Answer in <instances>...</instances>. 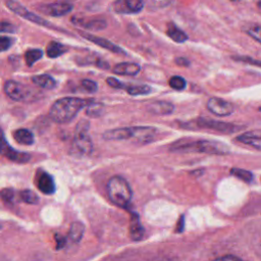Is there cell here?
Wrapping results in <instances>:
<instances>
[{
    "label": "cell",
    "mask_w": 261,
    "mask_h": 261,
    "mask_svg": "<svg viewBox=\"0 0 261 261\" xmlns=\"http://www.w3.org/2000/svg\"><path fill=\"white\" fill-rule=\"evenodd\" d=\"M43 56V51L41 49H30L24 53L25 63L29 66H32L35 62L41 59Z\"/></svg>",
    "instance_id": "26"
},
{
    "label": "cell",
    "mask_w": 261,
    "mask_h": 261,
    "mask_svg": "<svg viewBox=\"0 0 261 261\" xmlns=\"http://www.w3.org/2000/svg\"><path fill=\"white\" fill-rule=\"evenodd\" d=\"M1 153L3 156L7 157L8 159L15 161V162H19V163H23L29 161L30 159V155L28 153L24 152H19V151H15L14 149H12L5 141L4 136L2 137V147H1Z\"/></svg>",
    "instance_id": "10"
},
{
    "label": "cell",
    "mask_w": 261,
    "mask_h": 261,
    "mask_svg": "<svg viewBox=\"0 0 261 261\" xmlns=\"http://www.w3.org/2000/svg\"><path fill=\"white\" fill-rule=\"evenodd\" d=\"M174 106L170 102L166 101H156L148 105L147 110L150 113L157 114V115H167L173 112Z\"/></svg>",
    "instance_id": "15"
},
{
    "label": "cell",
    "mask_w": 261,
    "mask_h": 261,
    "mask_svg": "<svg viewBox=\"0 0 261 261\" xmlns=\"http://www.w3.org/2000/svg\"><path fill=\"white\" fill-rule=\"evenodd\" d=\"M67 52V48L59 42L51 41L47 46V55L50 58H56Z\"/></svg>",
    "instance_id": "23"
},
{
    "label": "cell",
    "mask_w": 261,
    "mask_h": 261,
    "mask_svg": "<svg viewBox=\"0 0 261 261\" xmlns=\"http://www.w3.org/2000/svg\"><path fill=\"white\" fill-rule=\"evenodd\" d=\"M37 186L39 190L46 195H51L56 190V186L53 177L45 171H41V173L38 175Z\"/></svg>",
    "instance_id": "14"
},
{
    "label": "cell",
    "mask_w": 261,
    "mask_h": 261,
    "mask_svg": "<svg viewBox=\"0 0 261 261\" xmlns=\"http://www.w3.org/2000/svg\"><path fill=\"white\" fill-rule=\"evenodd\" d=\"M5 4L6 6L12 11L14 12L15 14L19 15L20 17L27 19V20H30L32 22H35V23H38L40 25H43V27H46V28H53L52 27V23L49 22L48 20H46L45 18L31 12L30 10L27 9V7L22 6L19 2L15 1V0H6L5 1Z\"/></svg>",
    "instance_id": "6"
},
{
    "label": "cell",
    "mask_w": 261,
    "mask_h": 261,
    "mask_svg": "<svg viewBox=\"0 0 261 261\" xmlns=\"http://www.w3.org/2000/svg\"><path fill=\"white\" fill-rule=\"evenodd\" d=\"M82 35H83L84 38L88 39V40L91 41L92 43H94V44H96V45H98V46H100V47H102V48H104V49H107V50H109V51H111V52H113V53L125 54L124 50H123L121 47H119V46L113 44V43L110 42L109 40H106V39L101 38V37H97V36L92 35V34H82Z\"/></svg>",
    "instance_id": "12"
},
{
    "label": "cell",
    "mask_w": 261,
    "mask_h": 261,
    "mask_svg": "<svg viewBox=\"0 0 261 261\" xmlns=\"http://www.w3.org/2000/svg\"><path fill=\"white\" fill-rule=\"evenodd\" d=\"M84 231H85V226L82 222L75 221L73 223H71L69 230H68V237L72 242H79L83 236H84Z\"/></svg>",
    "instance_id": "24"
},
{
    "label": "cell",
    "mask_w": 261,
    "mask_h": 261,
    "mask_svg": "<svg viewBox=\"0 0 261 261\" xmlns=\"http://www.w3.org/2000/svg\"><path fill=\"white\" fill-rule=\"evenodd\" d=\"M174 62L179 66H189L190 64V60L187 59L186 57H176Z\"/></svg>",
    "instance_id": "40"
},
{
    "label": "cell",
    "mask_w": 261,
    "mask_h": 261,
    "mask_svg": "<svg viewBox=\"0 0 261 261\" xmlns=\"http://www.w3.org/2000/svg\"><path fill=\"white\" fill-rule=\"evenodd\" d=\"M167 36L176 43H184L188 40V36L182 30L177 28L173 22H168L166 29Z\"/></svg>",
    "instance_id": "21"
},
{
    "label": "cell",
    "mask_w": 261,
    "mask_h": 261,
    "mask_svg": "<svg viewBox=\"0 0 261 261\" xmlns=\"http://www.w3.org/2000/svg\"><path fill=\"white\" fill-rule=\"evenodd\" d=\"M149 1L155 7H165L171 4L174 0H149Z\"/></svg>",
    "instance_id": "37"
},
{
    "label": "cell",
    "mask_w": 261,
    "mask_h": 261,
    "mask_svg": "<svg viewBox=\"0 0 261 261\" xmlns=\"http://www.w3.org/2000/svg\"><path fill=\"white\" fill-rule=\"evenodd\" d=\"M230 173H231L233 176H236V177H238V178H240V179H242V180H244V181H246V182H250V181L253 179L252 173H251L250 171H247V170H244V169L232 168V169L230 170Z\"/></svg>",
    "instance_id": "30"
},
{
    "label": "cell",
    "mask_w": 261,
    "mask_h": 261,
    "mask_svg": "<svg viewBox=\"0 0 261 261\" xmlns=\"http://www.w3.org/2000/svg\"><path fill=\"white\" fill-rule=\"evenodd\" d=\"M13 45V39L9 37L2 36L0 38V46H1V51H6Z\"/></svg>",
    "instance_id": "34"
},
{
    "label": "cell",
    "mask_w": 261,
    "mask_h": 261,
    "mask_svg": "<svg viewBox=\"0 0 261 261\" xmlns=\"http://www.w3.org/2000/svg\"><path fill=\"white\" fill-rule=\"evenodd\" d=\"M82 87L89 93H95L98 90V85L94 81L88 79L82 81Z\"/></svg>",
    "instance_id": "33"
},
{
    "label": "cell",
    "mask_w": 261,
    "mask_h": 261,
    "mask_svg": "<svg viewBox=\"0 0 261 261\" xmlns=\"http://www.w3.org/2000/svg\"><path fill=\"white\" fill-rule=\"evenodd\" d=\"M215 261H244L242 259H240L239 257L232 256V255H226V256H222L217 258Z\"/></svg>",
    "instance_id": "39"
},
{
    "label": "cell",
    "mask_w": 261,
    "mask_h": 261,
    "mask_svg": "<svg viewBox=\"0 0 261 261\" xmlns=\"http://www.w3.org/2000/svg\"><path fill=\"white\" fill-rule=\"evenodd\" d=\"M5 94L14 101H27L33 98L34 89L15 81H6L4 84Z\"/></svg>",
    "instance_id": "5"
},
{
    "label": "cell",
    "mask_w": 261,
    "mask_h": 261,
    "mask_svg": "<svg viewBox=\"0 0 261 261\" xmlns=\"http://www.w3.org/2000/svg\"><path fill=\"white\" fill-rule=\"evenodd\" d=\"M246 33L251 36L254 40L261 44V25L260 24H251L246 29Z\"/></svg>",
    "instance_id": "31"
},
{
    "label": "cell",
    "mask_w": 261,
    "mask_h": 261,
    "mask_svg": "<svg viewBox=\"0 0 261 261\" xmlns=\"http://www.w3.org/2000/svg\"><path fill=\"white\" fill-rule=\"evenodd\" d=\"M71 21L77 25H81L91 31H101L107 27V22L104 19H92V20L86 21L85 19L73 17Z\"/></svg>",
    "instance_id": "18"
},
{
    "label": "cell",
    "mask_w": 261,
    "mask_h": 261,
    "mask_svg": "<svg viewBox=\"0 0 261 261\" xmlns=\"http://www.w3.org/2000/svg\"><path fill=\"white\" fill-rule=\"evenodd\" d=\"M178 150L195 151L208 154H226L228 153V147L220 142L215 141H198L192 144H188L177 148Z\"/></svg>",
    "instance_id": "4"
},
{
    "label": "cell",
    "mask_w": 261,
    "mask_h": 261,
    "mask_svg": "<svg viewBox=\"0 0 261 261\" xmlns=\"http://www.w3.org/2000/svg\"><path fill=\"white\" fill-rule=\"evenodd\" d=\"M19 197H20L21 201H23L24 203H28V204H36L39 202V197L37 196L36 193H34L31 190L21 191L19 194Z\"/></svg>",
    "instance_id": "28"
},
{
    "label": "cell",
    "mask_w": 261,
    "mask_h": 261,
    "mask_svg": "<svg viewBox=\"0 0 261 261\" xmlns=\"http://www.w3.org/2000/svg\"><path fill=\"white\" fill-rule=\"evenodd\" d=\"M233 60L236 61H240V62H245V63H249L251 65H254V66H258L261 68V60H257V59H254L250 56H232L231 57Z\"/></svg>",
    "instance_id": "32"
},
{
    "label": "cell",
    "mask_w": 261,
    "mask_h": 261,
    "mask_svg": "<svg viewBox=\"0 0 261 261\" xmlns=\"http://www.w3.org/2000/svg\"><path fill=\"white\" fill-rule=\"evenodd\" d=\"M143 7L144 0H116L112 4L113 11L120 14L138 13Z\"/></svg>",
    "instance_id": "8"
},
{
    "label": "cell",
    "mask_w": 261,
    "mask_h": 261,
    "mask_svg": "<svg viewBox=\"0 0 261 261\" xmlns=\"http://www.w3.org/2000/svg\"><path fill=\"white\" fill-rule=\"evenodd\" d=\"M230 1H241V0H230Z\"/></svg>",
    "instance_id": "43"
},
{
    "label": "cell",
    "mask_w": 261,
    "mask_h": 261,
    "mask_svg": "<svg viewBox=\"0 0 261 261\" xmlns=\"http://www.w3.org/2000/svg\"><path fill=\"white\" fill-rule=\"evenodd\" d=\"M88 128L89 123L87 121H80V123L76 125V130L73 139V150L75 153L82 156L90 154L93 149L92 140L88 135Z\"/></svg>",
    "instance_id": "3"
},
{
    "label": "cell",
    "mask_w": 261,
    "mask_h": 261,
    "mask_svg": "<svg viewBox=\"0 0 261 261\" xmlns=\"http://www.w3.org/2000/svg\"><path fill=\"white\" fill-rule=\"evenodd\" d=\"M55 240H56L58 249H60L65 244V239L63 237H61L60 234H55Z\"/></svg>",
    "instance_id": "41"
},
{
    "label": "cell",
    "mask_w": 261,
    "mask_h": 261,
    "mask_svg": "<svg viewBox=\"0 0 261 261\" xmlns=\"http://www.w3.org/2000/svg\"><path fill=\"white\" fill-rule=\"evenodd\" d=\"M169 86L172 89L176 90V91H181V90H184L186 88L187 82H186V80L182 76L173 75L169 80Z\"/></svg>",
    "instance_id": "29"
},
{
    "label": "cell",
    "mask_w": 261,
    "mask_h": 261,
    "mask_svg": "<svg viewBox=\"0 0 261 261\" xmlns=\"http://www.w3.org/2000/svg\"><path fill=\"white\" fill-rule=\"evenodd\" d=\"M198 124H199V126L215 129V130L222 132V133H231V132H236V130L239 129V127H237L233 124L220 122V121H215V120H211V119H207V118L199 119Z\"/></svg>",
    "instance_id": "11"
},
{
    "label": "cell",
    "mask_w": 261,
    "mask_h": 261,
    "mask_svg": "<svg viewBox=\"0 0 261 261\" xmlns=\"http://www.w3.org/2000/svg\"><path fill=\"white\" fill-rule=\"evenodd\" d=\"M144 236V228L141 224L140 217L137 213H132L130 226H129V237L134 241H140Z\"/></svg>",
    "instance_id": "19"
},
{
    "label": "cell",
    "mask_w": 261,
    "mask_h": 261,
    "mask_svg": "<svg viewBox=\"0 0 261 261\" xmlns=\"http://www.w3.org/2000/svg\"><path fill=\"white\" fill-rule=\"evenodd\" d=\"M135 137V129L134 127H122V128H115L106 130L103 134V139L108 141H120V140H127Z\"/></svg>",
    "instance_id": "13"
},
{
    "label": "cell",
    "mask_w": 261,
    "mask_h": 261,
    "mask_svg": "<svg viewBox=\"0 0 261 261\" xmlns=\"http://www.w3.org/2000/svg\"><path fill=\"white\" fill-rule=\"evenodd\" d=\"M32 82L42 88V89H46V90H52L56 87V81L49 74H39V75H34L32 77Z\"/></svg>",
    "instance_id": "20"
},
{
    "label": "cell",
    "mask_w": 261,
    "mask_h": 261,
    "mask_svg": "<svg viewBox=\"0 0 261 261\" xmlns=\"http://www.w3.org/2000/svg\"><path fill=\"white\" fill-rule=\"evenodd\" d=\"M129 95H147L151 92V88L147 85H128L124 87Z\"/></svg>",
    "instance_id": "25"
},
{
    "label": "cell",
    "mask_w": 261,
    "mask_h": 261,
    "mask_svg": "<svg viewBox=\"0 0 261 261\" xmlns=\"http://www.w3.org/2000/svg\"><path fill=\"white\" fill-rule=\"evenodd\" d=\"M14 140L21 145H32L34 143V135L25 128H19L14 132Z\"/></svg>",
    "instance_id": "22"
},
{
    "label": "cell",
    "mask_w": 261,
    "mask_h": 261,
    "mask_svg": "<svg viewBox=\"0 0 261 261\" xmlns=\"http://www.w3.org/2000/svg\"><path fill=\"white\" fill-rule=\"evenodd\" d=\"M103 109H104V106L102 103H97V102H94L92 101L88 106H87V110H86V113L88 116H91V117H98L102 114L103 112Z\"/></svg>",
    "instance_id": "27"
},
{
    "label": "cell",
    "mask_w": 261,
    "mask_h": 261,
    "mask_svg": "<svg viewBox=\"0 0 261 261\" xmlns=\"http://www.w3.org/2000/svg\"><path fill=\"white\" fill-rule=\"evenodd\" d=\"M259 111H261V107H260V108H259Z\"/></svg>",
    "instance_id": "44"
},
{
    "label": "cell",
    "mask_w": 261,
    "mask_h": 261,
    "mask_svg": "<svg viewBox=\"0 0 261 261\" xmlns=\"http://www.w3.org/2000/svg\"><path fill=\"white\" fill-rule=\"evenodd\" d=\"M37 7H38V10L45 15L62 16L69 13L72 10L73 4L66 0H60L53 3L41 4V5H38Z\"/></svg>",
    "instance_id": "7"
},
{
    "label": "cell",
    "mask_w": 261,
    "mask_h": 261,
    "mask_svg": "<svg viewBox=\"0 0 261 261\" xmlns=\"http://www.w3.org/2000/svg\"><path fill=\"white\" fill-rule=\"evenodd\" d=\"M106 191L112 203L120 208H126L132 200V189L128 182L121 176H112L106 186Z\"/></svg>",
    "instance_id": "2"
},
{
    "label": "cell",
    "mask_w": 261,
    "mask_h": 261,
    "mask_svg": "<svg viewBox=\"0 0 261 261\" xmlns=\"http://www.w3.org/2000/svg\"><path fill=\"white\" fill-rule=\"evenodd\" d=\"M238 141L243 144L249 145L253 148L261 150V130H253L249 133H245L237 138Z\"/></svg>",
    "instance_id": "16"
},
{
    "label": "cell",
    "mask_w": 261,
    "mask_h": 261,
    "mask_svg": "<svg viewBox=\"0 0 261 261\" xmlns=\"http://www.w3.org/2000/svg\"><path fill=\"white\" fill-rule=\"evenodd\" d=\"M16 30V28L6 21H2L1 22V33H14Z\"/></svg>",
    "instance_id": "36"
},
{
    "label": "cell",
    "mask_w": 261,
    "mask_h": 261,
    "mask_svg": "<svg viewBox=\"0 0 261 261\" xmlns=\"http://www.w3.org/2000/svg\"><path fill=\"white\" fill-rule=\"evenodd\" d=\"M257 6H258V7H259V8H260V9H261V0H260V1H258V2H257Z\"/></svg>",
    "instance_id": "42"
},
{
    "label": "cell",
    "mask_w": 261,
    "mask_h": 261,
    "mask_svg": "<svg viewBox=\"0 0 261 261\" xmlns=\"http://www.w3.org/2000/svg\"><path fill=\"white\" fill-rule=\"evenodd\" d=\"M208 110L217 116H227L233 112V105L223 99L212 97L207 102Z\"/></svg>",
    "instance_id": "9"
},
{
    "label": "cell",
    "mask_w": 261,
    "mask_h": 261,
    "mask_svg": "<svg viewBox=\"0 0 261 261\" xmlns=\"http://www.w3.org/2000/svg\"><path fill=\"white\" fill-rule=\"evenodd\" d=\"M140 70V65L135 62H120L113 67V72L119 75H136Z\"/></svg>",
    "instance_id": "17"
},
{
    "label": "cell",
    "mask_w": 261,
    "mask_h": 261,
    "mask_svg": "<svg viewBox=\"0 0 261 261\" xmlns=\"http://www.w3.org/2000/svg\"><path fill=\"white\" fill-rule=\"evenodd\" d=\"M93 100L82 99L75 97L61 98L53 103L50 108L49 115L51 119L57 123H66L70 121L77 112L88 106Z\"/></svg>",
    "instance_id": "1"
},
{
    "label": "cell",
    "mask_w": 261,
    "mask_h": 261,
    "mask_svg": "<svg viewBox=\"0 0 261 261\" xmlns=\"http://www.w3.org/2000/svg\"><path fill=\"white\" fill-rule=\"evenodd\" d=\"M13 191L10 189H4L1 191V197L4 201H11L13 199Z\"/></svg>",
    "instance_id": "38"
},
{
    "label": "cell",
    "mask_w": 261,
    "mask_h": 261,
    "mask_svg": "<svg viewBox=\"0 0 261 261\" xmlns=\"http://www.w3.org/2000/svg\"><path fill=\"white\" fill-rule=\"evenodd\" d=\"M106 83L108 84V86H110L111 88H114V89H122V88L125 87V86H124L121 82H119L117 79L111 77V76L106 79Z\"/></svg>",
    "instance_id": "35"
}]
</instances>
